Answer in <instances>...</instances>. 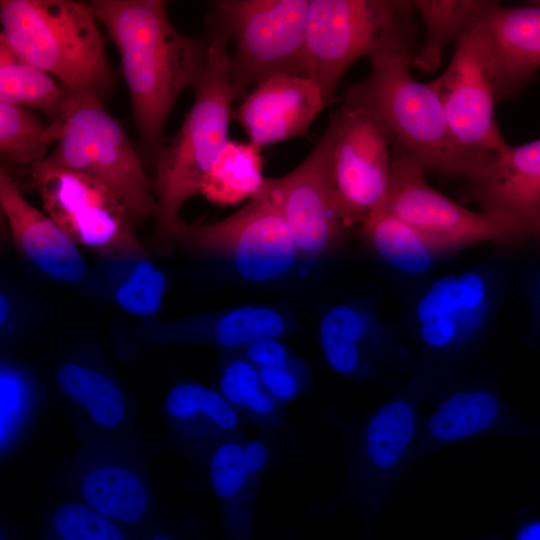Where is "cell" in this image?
Listing matches in <instances>:
<instances>
[{"label":"cell","instance_id":"20","mask_svg":"<svg viewBox=\"0 0 540 540\" xmlns=\"http://www.w3.org/2000/svg\"><path fill=\"white\" fill-rule=\"evenodd\" d=\"M174 444L197 465H207L224 440L244 433V420L217 390L195 382L171 387L164 403Z\"/></svg>","mask_w":540,"mask_h":540},{"label":"cell","instance_id":"14","mask_svg":"<svg viewBox=\"0 0 540 540\" xmlns=\"http://www.w3.org/2000/svg\"><path fill=\"white\" fill-rule=\"evenodd\" d=\"M335 121L328 125L308 156L290 173L267 178L299 254L319 256L341 241L343 225L333 198L331 151Z\"/></svg>","mask_w":540,"mask_h":540},{"label":"cell","instance_id":"32","mask_svg":"<svg viewBox=\"0 0 540 540\" xmlns=\"http://www.w3.org/2000/svg\"><path fill=\"white\" fill-rule=\"evenodd\" d=\"M134 532L81 502H65L46 515L40 540H138Z\"/></svg>","mask_w":540,"mask_h":540},{"label":"cell","instance_id":"6","mask_svg":"<svg viewBox=\"0 0 540 540\" xmlns=\"http://www.w3.org/2000/svg\"><path fill=\"white\" fill-rule=\"evenodd\" d=\"M309 0H221L206 16L208 35L234 40L229 59L236 100L247 88L280 75L309 77Z\"/></svg>","mask_w":540,"mask_h":540},{"label":"cell","instance_id":"34","mask_svg":"<svg viewBox=\"0 0 540 540\" xmlns=\"http://www.w3.org/2000/svg\"><path fill=\"white\" fill-rule=\"evenodd\" d=\"M166 287L164 273L151 262L140 260L116 288L114 298L127 313L150 316L161 307Z\"/></svg>","mask_w":540,"mask_h":540},{"label":"cell","instance_id":"15","mask_svg":"<svg viewBox=\"0 0 540 540\" xmlns=\"http://www.w3.org/2000/svg\"><path fill=\"white\" fill-rule=\"evenodd\" d=\"M271 433L232 436L210 455L209 482L220 505L226 540H253L259 487L274 457Z\"/></svg>","mask_w":540,"mask_h":540},{"label":"cell","instance_id":"41","mask_svg":"<svg viewBox=\"0 0 540 540\" xmlns=\"http://www.w3.org/2000/svg\"><path fill=\"white\" fill-rule=\"evenodd\" d=\"M535 293L538 299V302L540 304V270L537 274L536 280H535Z\"/></svg>","mask_w":540,"mask_h":540},{"label":"cell","instance_id":"25","mask_svg":"<svg viewBox=\"0 0 540 540\" xmlns=\"http://www.w3.org/2000/svg\"><path fill=\"white\" fill-rule=\"evenodd\" d=\"M219 392L244 421L260 431L285 427L284 405L266 391L257 367L237 350L230 351L222 362Z\"/></svg>","mask_w":540,"mask_h":540},{"label":"cell","instance_id":"26","mask_svg":"<svg viewBox=\"0 0 540 540\" xmlns=\"http://www.w3.org/2000/svg\"><path fill=\"white\" fill-rule=\"evenodd\" d=\"M262 168L260 147L250 141L229 140L204 177L200 194L221 206L249 200L264 186Z\"/></svg>","mask_w":540,"mask_h":540},{"label":"cell","instance_id":"39","mask_svg":"<svg viewBox=\"0 0 540 540\" xmlns=\"http://www.w3.org/2000/svg\"><path fill=\"white\" fill-rule=\"evenodd\" d=\"M10 313V305L7 298L1 294L0 296V323L3 324L7 321Z\"/></svg>","mask_w":540,"mask_h":540},{"label":"cell","instance_id":"21","mask_svg":"<svg viewBox=\"0 0 540 540\" xmlns=\"http://www.w3.org/2000/svg\"><path fill=\"white\" fill-rule=\"evenodd\" d=\"M493 55L497 102L511 99L540 69V1L518 7L497 2L485 15Z\"/></svg>","mask_w":540,"mask_h":540},{"label":"cell","instance_id":"17","mask_svg":"<svg viewBox=\"0 0 540 540\" xmlns=\"http://www.w3.org/2000/svg\"><path fill=\"white\" fill-rule=\"evenodd\" d=\"M326 105L310 77L280 75L258 84L234 117L262 149L305 135Z\"/></svg>","mask_w":540,"mask_h":540},{"label":"cell","instance_id":"18","mask_svg":"<svg viewBox=\"0 0 540 540\" xmlns=\"http://www.w3.org/2000/svg\"><path fill=\"white\" fill-rule=\"evenodd\" d=\"M77 501L143 537L154 523V504L144 473L113 454L89 456L73 479Z\"/></svg>","mask_w":540,"mask_h":540},{"label":"cell","instance_id":"13","mask_svg":"<svg viewBox=\"0 0 540 540\" xmlns=\"http://www.w3.org/2000/svg\"><path fill=\"white\" fill-rule=\"evenodd\" d=\"M331 180L337 213L348 228L363 225L387 197L392 144L379 121L366 109L343 104L333 114Z\"/></svg>","mask_w":540,"mask_h":540},{"label":"cell","instance_id":"27","mask_svg":"<svg viewBox=\"0 0 540 540\" xmlns=\"http://www.w3.org/2000/svg\"><path fill=\"white\" fill-rule=\"evenodd\" d=\"M68 98L49 73L19 56L0 35V102L39 110L53 121Z\"/></svg>","mask_w":540,"mask_h":540},{"label":"cell","instance_id":"37","mask_svg":"<svg viewBox=\"0 0 540 540\" xmlns=\"http://www.w3.org/2000/svg\"><path fill=\"white\" fill-rule=\"evenodd\" d=\"M190 525L154 521L143 535V540H193Z\"/></svg>","mask_w":540,"mask_h":540},{"label":"cell","instance_id":"22","mask_svg":"<svg viewBox=\"0 0 540 540\" xmlns=\"http://www.w3.org/2000/svg\"><path fill=\"white\" fill-rule=\"evenodd\" d=\"M506 416L505 407L493 390L472 388L449 393L430 415L422 417L412 464L438 448L504 431Z\"/></svg>","mask_w":540,"mask_h":540},{"label":"cell","instance_id":"24","mask_svg":"<svg viewBox=\"0 0 540 540\" xmlns=\"http://www.w3.org/2000/svg\"><path fill=\"white\" fill-rule=\"evenodd\" d=\"M327 364L338 374L355 379L371 376L366 350L371 352V327L365 315L347 304L330 308L319 328Z\"/></svg>","mask_w":540,"mask_h":540},{"label":"cell","instance_id":"3","mask_svg":"<svg viewBox=\"0 0 540 540\" xmlns=\"http://www.w3.org/2000/svg\"><path fill=\"white\" fill-rule=\"evenodd\" d=\"M205 64L194 86V101L156 159L153 182L158 205L157 232L176 239L184 221L179 211L185 201L200 194L211 165L229 139L231 106L236 100L229 71L228 40L209 36Z\"/></svg>","mask_w":540,"mask_h":540},{"label":"cell","instance_id":"5","mask_svg":"<svg viewBox=\"0 0 540 540\" xmlns=\"http://www.w3.org/2000/svg\"><path fill=\"white\" fill-rule=\"evenodd\" d=\"M415 9L405 0H309L306 55L309 77L328 104L360 58L414 47Z\"/></svg>","mask_w":540,"mask_h":540},{"label":"cell","instance_id":"28","mask_svg":"<svg viewBox=\"0 0 540 540\" xmlns=\"http://www.w3.org/2000/svg\"><path fill=\"white\" fill-rule=\"evenodd\" d=\"M60 391L80 406L91 422L104 431L119 429L127 418V403L120 387L105 374L67 362L56 373Z\"/></svg>","mask_w":540,"mask_h":540},{"label":"cell","instance_id":"1","mask_svg":"<svg viewBox=\"0 0 540 540\" xmlns=\"http://www.w3.org/2000/svg\"><path fill=\"white\" fill-rule=\"evenodd\" d=\"M89 6L119 51L142 149L156 158L175 102L202 71L208 39L179 33L161 0H93Z\"/></svg>","mask_w":540,"mask_h":540},{"label":"cell","instance_id":"12","mask_svg":"<svg viewBox=\"0 0 540 540\" xmlns=\"http://www.w3.org/2000/svg\"><path fill=\"white\" fill-rule=\"evenodd\" d=\"M486 13L460 38L446 70L429 84L456 143L468 153L496 158L510 145L495 116L496 77Z\"/></svg>","mask_w":540,"mask_h":540},{"label":"cell","instance_id":"38","mask_svg":"<svg viewBox=\"0 0 540 540\" xmlns=\"http://www.w3.org/2000/svg\"><path fill=\"white\" fill-rule=\"evenodd\" d=\"M517 540H540V523L524 528L519 533Z\"/></svg>","mask_w":540,"mask_h":540},{"label":"cell","instance_id":"10","mask_svg":"<svg viewBox=\"0 0 540 540\" xmlns=\"http://www.w3.org/2000/svg\"><path fill=\"white\" fill-rule=\"evenodd\" d=\"M177 239L230 260L243 279L265 283L287 274L299 254L267 178L262 190L237 212L213 223H186Z\"/></svg>","mask_w":540,"mask_h":540},{"label":"cell","instance_id":"33","mask_svg":"<svg viewBox=\"0 0 540 540\" xmlns=\"http://www.w3.org/2000/svg\"><path fill=\"white\" fill-rule=\"evenodd\" d=\"M485 284L475 273L436 281L420 299L416 314L421 322L438 317L458 320V315L476 309L484 300Z\"/></svg>","mask_w":540,"mask_h":540},{"label":"cell","instance_id":"29","mask_svg":"<svg viewBox=\"0 0 540 540\" xmlns=\"http://www.w3.org/2000/svg\"><path fill=\"white\" fill-rule=\"evenodd\" d=\"M361 234L382 259L405 273L427 271L440 254L422 233L383 207L361 225Z\"/></svg>","mask_w":540,"mask_h":540},{"label":"cell","instance_id":"31","mask_svg":"<svg viewBox=\"0 0 540 540\" xmlns=\"http://www.w3.org/2000/svg\"><path fill=\"white\" fill-rule=\"evenodd\" d=\"M287 329L288 322L278 310L267 306L244 305L218 317L208 337L216 345L235 351L259 339L279 338Z\"/></svg>","mask_w":540,"mask_h":540},{"label":"cell","instance_id":"35","mask_svg":"<svg viewBox=\"0 0 540 540\" xmlns=\"http://www.w3.org/2000/svg\"><path fill=\"white\" fill-rule=\"evenodd\" d=\"M258 371L266 391L282 405L308 391L311 384L305 362L295 366L260 368Z\"/></svg>","mask_w":540,"mask_h":540},{"label":"cell","instance_id":"8","mask_svg":"<svg viewBox=\"0 0 540 540\" xmlns=\"http://www.w3.org/2000/svg\"><path fill=\"white\" fill-rule=\"evenodd\" d=\"M419 396L400 393L345 423L344 496L365 514L379 513L412 453L422 419Z\"/></svg>","mask_w":540,"mask_h":540},{"label":"cell","instance_id":"16","mask_svg":"<svg viewBox=\"0 0 540 540\" xmlns=\"http://www.w3.org/2000/svg\"><path fill=\"white\" fill-rule=\"evenodd\" d=\"M461 196L509 222L527 240H540V138L510 145L483 176L466 182Z\"/></svg>","mask_w":540,"mask_h":540},{"label":"cell","instance_id":"4","mask_svg":"<svg viewBox=\"0 0 540 540\" xmlns=\"http://www.w3.org/2000/svg\"><path fill=\"white\" fill-rule=\"evenodd\" d=\"M89 3L1 0V36L72 96L103 99L115 77Z\"/></svg>","mask_w":540,"mask_h":540},{"label":"cell","instance_id":"36","mask_svg":"<svg viewBox=\"0 0 540 540\" xmlns=\"http://www.w3.org/2000/svg\"><path fill=\"white\" fill-rule=\"evenodd\" d=\"M237 351L258 369L295 366L304 363L279 338L259 339Z\"/></svg>","mask_w":540,"mask_h":540},{"label":"cell","instance_id":"23","mask_svg":"<svg viewBox=\"0 0 540 540\" xmlns=\"http://www.w3.org/2000/svg\"><path fill=\"white\" fill-rule=\"evenodd\" d=\"M416 12L426 26V37L414 53L412 65L424 72L435 71L445 48L457 44L465 32L497 1L486 0H413Z\"/></svg>","mask_w":540,"mask_h":540},{"label":"cell","instance_id":"19","mask_svg":"<svg viewBox=\"0 0 540 540\" xmlns=\"http://www.w3.org/2000/svg\"><path fill=\"white\" fill-rule=\"evenodd\" d=\"M0 206L16 248L39 270L65 283H76L84 277L86 267L77 244L23 197L17 182L3 167Z\"/></svg>","mask_w":540,"mask_h":540},{"label":"cell","instance_id":"30","mask_svg":"<svg viewBox=\"0 0 540 540\" xmlns=\"http://www.w3.org/2000/svg\"><path fill=\"white\" fill-rule=\"evenodd\" d=\"M61 119L45 124L27 108L0 102V151L9 165L31 167L57 142Z\"/></svg>","mask_w":540,"mask_h":540},{"label":"cell","instance_id":"7","mask_svg":"<svg viewBox=\"0 0 540 540\" xmlns=\"http://www.w3.org/2000/svg\"><path fill=\"white\" fill-rule=\"evenodd\" d=\"M61 133L46 159L111 190L138 220L156 219L158 205L139 154L121 125L93 96L69 95Z\"/></svg>","mask_w":540,"mask_h":540},{"label":"cell","instance_id":"40","mask_svg":"<svg viewBox=\"0 0 540 540\" xmlns=\"http://www.w3.org/2000/svg\"><path fill=\"white\" fill-rule=\"evenodd\" d=\"M0 540H18L15 533L7 525L1 527V536Z\"/></svg>","mask_w":540,"mask_h":540},{"label":"cell","instance_id":"9","mask_svg":"<svg viewBox=\"0 0 540 540\" xmlns=\"http://www.w3.org/2000/svg\"><path fill=\"white\" fill-rule=\"evenodd\" d=\"M30 173L47 215L76 244L118 259L146 255L135 231L138 218L106 186L46 158Z\"/></svg>","mask_w":540,"mask_h":540},{"label":"cell","instance_id":"11","mask_svg":"<svg viewBox=\"0 0 540 540\" xmlns=\"http://www.w3.org/2000/svg\"><path fill=\"white\" fill-rule=\"evenodd\" d=\"M392 150L390 186L382 207L422 233L439 253L482 242L513 245L527 240L509 222L469 210L440 193L411 155Z\"/></svg>","mask_w":540,"mask_h":540},{"label":"cell","instance_id":"2","mask_svg":"<svg viewBox=\"0 0 540 540\" xmlns=\"http://www.w3.org/2000/svg\"><path fill=\"white\" fill-rule=\"evenodd\" d=\"M413 56L414 47L370 56L368 77L346 89L344 104L368 110L392 147L411 155L426 172L466 182L480 178L495 158L468 153L456 143L439 96L411 74Z\"/></svg>","mask_w":540,"mask_h":540}]
</instances>
